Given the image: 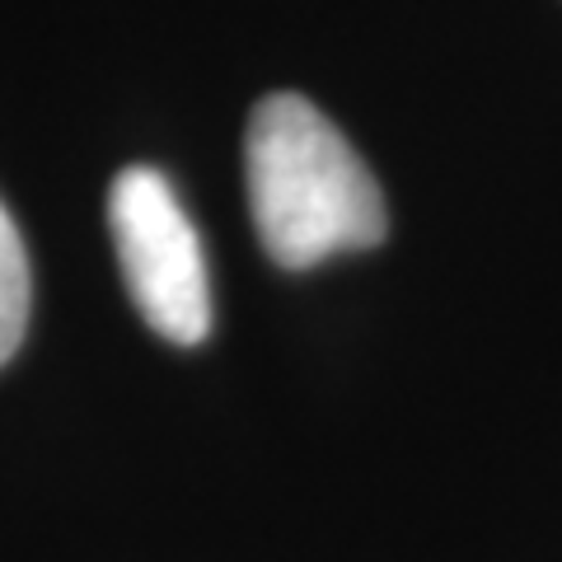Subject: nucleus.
Here are the masks:
<instances>
[{
    "mask_svg": "<svg viewBox=\"0 0 562 562\" xmlns=\"http://www.w3.org/2000/svg\"><path fill=\"white\" fill-rule=\"evenodd\" d=\"M24 328H29V254L5 202H0V366L24 342Z\"/></svg>",
    "mask_w": 562,
    "mask_h": 562,
    "instance_id": "nucleus-3",
    "label": "nucleus"
},
{
    "mask_svg": "<svg viewBox=\"0 0 562 562\" xmlns=\"http://www.w3.org/2000/svg\"><path fill=\"white\" fill-rule=\"evenodd\" d=\"M249 211L272 262L301 272L390 231L384 192L347 136L305 94H268L244 136Z\"/></svg>",
    "mask_w": 562,
    "mask_h": 562,
    "instance_id": "nucleus-1",
    "label": "nucleus"
},
{
    "mask_svg": "<svg viewBox=\"0 0 562 562\" xmlns=\"http://www.w3.org/2000/svg\"><path fill=\"white\" fill-rule=\"evenodd\" d=\"M109 231L132 305L160 338L198 347L211 333V277L202 239L165 173L146 165L117 173L109 188Z\"/></svg>",
    "mask_w": 562,
    "mask_h": 562,
    "instance_id": "nucleus-2",
    "label": "nucleus"
}]
</instances>
